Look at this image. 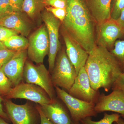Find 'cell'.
I'll use <instances>...</instances> for the list:
<instances>
[{"mask_svg": "<svg viewBox=\"0 0 124 124\" xmlns=\"http://www.w3.org/2000/svg\"><path fill=\"white\" fill-rule=\"evenodd\" d=\"M64 29L88 54L96 46L94 20L83 0H67Z\"/></svg>", "mask_w": 124, "mask_h": 124, "instance_id": "obj_1", "label": "cell"}, {"mask_svg": "<svg viewBox=\"0 0 124 124\" xmlns=\"http://www.w3.org/2000/svg\"><path fill=\"white\" fill-rule=\"evenodd\" d=\"M91 87L108 92L122 72L118 63L106 48L96 45L89 54L85 66Z\"/></svg>", "mask_w": 124, "mask_h": 124, "instance_id": "obj_2", "label": "cell"}, {"mask_svg": "<svg viewBox=\"0 0 124 124\" xmlns=\"http://www.w3.org/2000/svg\"><path fill=\"white\" fill-rule=\"evenodd\" d=\"M51 79L54 87L69 91L77 75L64 48L58 53L54 68L51 72Z\"/></svg>", "mask_w": 124, "mask_h": 124, "instance_id": "obj_3", "label": "cell"}, {"mask_svg": "<svg viewBox=\"0 0 124 124\" xmlns=\"http://www.w3.org/2000/svg\"><path fill=\"white\" fill-rule=\"evenodd\" d=\"M38 64L35 65L31 62L26 61L23 79L26 83L39 86L46 91L51 100H54L56 99V93L49 71L43 63Z\"/></svg>", "mask_w": 124, "mask_h": 124, "instance_id": "obj_4", "label": "cell"}, {"mask_svg": "<svg viewBox=\"0 0 124 124\" xmlns=\"http://www.w3.org/2000/svg\"><path fill=\"white\" fill-rule=\"evenodd\" d=\"M58 97L66 105L73 121L79 122L85 118L96 116L95 103L88 102L72 97L69 93L58 86H55Z\"/></svg>", "mask_w": 124, "mask_h": 124, "instance_id": "obj_5", "label": "cell"}, {"mask_svg": "<svg viewBox=\"0 0 124 124\" xmlns=\"http://www.w3.org/2000/svg\"><path fill=\"white\" fill-rule=\"evenodd\" d=\"M27 50L28 58L37 64L43 63L45 57L48 54L49 41L45 24L42 25L29 37Z\"/></svg>", "mask_w": 124, "mask_h": 124, "instance_id": "obj_6", "label": "cell"}, {"mask_svg": "<svg viewBox=\"0 0 124 124\" xmlns=\"http://www.w3.org/2000/svg\"><path fill=\"white\" fill-rule=\"evenodd\" d=\"M6 96L8 99H26L40 105L49 104L54 100H51L46 91L39 86L26 82H20L14 86Z\"/></svg>", "mask_w": 124, "mask_h": 124, "instance_id": "obj_7", "label": "cell"}, {"mask_svg": "<svg viewBox=\"0 0 124 124\" xmlns=\"http://www.w3.org/2000/svg\"><path fill=\"white\" fill-rule=\"evenodd\" d=\"M42 18L48 34L49 41V49L48 54V70L51 73L54 68L56 57L60 50L59 34L61 22L53 14L47 11L42 14Z\"/></svg>", "mask_w": 124, "mask_h": 124, "instance_id": "obj_8", "label": "cell"}, {"mask_svg": "<svg viewBox=\"0 0 124 124\" xmlns=\"http://www.w3.org/2000/svg\"><path fill=\"white\" fill-rule=\"evenodd\" d=\"M68 92L69 94L74 97L95 104L100 94L99 90H95L91 87L85 67L80 70Z\"/></svg>", "mask_w": 124, "mask_h": 124, "instance_id": "obj_9", "label": "cell"}, {"mask_svg": "<svg viewBox=\"0 0 124 124\" xmlns=\"http://www.w3.org/2000/svg\"><path fill=\"white\" fill-rule=\"evenodd\" d=\"M4 103L7 115L13 124H38L40 117L38 111L27 103L19 105L9 100Z\"/></svg>", "mask_w": 124, "mask_h": 124, "instance_id": "obj_10", "label": "cell"}, {"mask_svg": "<svg viewBox=\"0 0 124 124\" xmlns=\"http://www.w3.org/2000/svg\"><path fill=\"white\" fill-rule=\"evenodd\" d=\"M97 45L108 49L112 48L117 39L124 35V29L116 20L110 19L97 24Z\"/></svg>", "mask_w": 124, "mask_h": 124, "instance_id": "obj_11", "label": "cell"}, {"mask_svg": "<svg viewBox=\"0 0 124 124\" xmlns=\"http://www.w3.org/2000/svg\"><path fill=\"white\" fill-rule=\"evenodd\" d=\"M27 56L26 49L17 51L1 69L10 80L13 87L23 79V70Z\"/></svg>", "mask_w": 124, "mask_h": 124, "instance_id": "obj_12", "label": "cell"}, {"mask_svg": "<svg viewBox=\"0 0 124 124\" xmlns=\"http://www.w3.org/2000/svg\"><path fill=\"white\" fill-rule=\"evenodd\" d=\"M94 110L97 113L112 111L120 114L124 118V94L121 91L113 90L110 94H100Z\"/></svg>", "mask_w": 124, "mask_h": 124, "instance_id": "obj_13", "label": "cell"}, {"mask_svg": "<svg viewBox=\"0 0 124 124\" xmlns=\"http://www.w3.org/2000/svg\"><path fill=\"white\" fill-rule=\"evenodd\" d=\"M64 30L62 36L66 45V53L78 75L80 70L85 66L89 54L70 36L65 29Z\"/></svg>", "mask_w": 124, "mask_h": 124, "instance_id": "obj_14", "label": "cell"}, {"mask_svg": "<svg viewBox=\"0 0 124 124\" xmlns=\"http://www.w3.org/2000/svg\"><path fill=\"white\" fill-rule=\"evenodd\" d=\"M40 106L45 116L54 124H72L70 115L56 99L51 103Z\"/></svg>", "mask_w": 124, "mask_h": 124, "instance_id": "obj_15", "label": "cell"}, {"mask_svg": "<svg viewBox=\"0 0 124 124\" xmlns=\"http://www.w3.org/2000/svg\"><path fill=\"white\" fill-rule=\"evenodd\" d=\"M0 25L16 31L21 35L27 36L31 27L20 12H15L0 19Z\"/></svg>", "mask_w": 124, "mask_h": 124, "instance_id": "obj_16", "label": "cell"}, {"mask_svg": "<svg viewBox=\"0 0 124 124\" xmlns=\"http://www.w3.org/2000/svg\"><path fill=\"white\" fill-rule=\"evenodd\" d=\"M111 0H91L90 7L93 17L98 24L111 19Z\"/></svg>", "mask_w": 124, "mask_h": 124, "instance_id": "obj_17", "label": "cell"}, {"mask_svg": "<svg viewBox=\"0 0 124 124\" xmlns=\"http://www.w3.org/2000/svg\"><path fill=\"white\" fill-rule=\"evenodd\" d=\"M2 42L7 49L16 51L26 49L29 44L25 37L18 35L11 36Z\"/></svg>", "mask_w": 124, "mask_h": 124, "instance_id": "obj_18", "label": "cell"}, {"mask_svg": "<svg viewBox=\"0 0 124 124\" xmlns=\"http://www.w3.org/2000/svg\"><path fill=\"white\" fill-rule=\"evenodd\" d=\"M41 5V0H23L22 10L33 19L38 14Z\"/></svg>", "mask_w": 124, "mask_h": 124, "instance_id": "obj_19", "label": "cell"}, {"mask_svg": "<svg viewBox=\"0 0 124 124\" xmlns=\"http://www.w3.org/2000/svg\"><path fill=\"white\" fill-rule=\"evenodd\" d=\"M113 46L110 52L117 61L122 72H124V40H117Z\"/></svg>", "mask_w": 124, "mask_h": 124, "instance_id": "obj_20", "label": "cell"}, {"mask_svg": "<svg viewBox=\"0 0 124 124\" xmlns=\"http://www.w3.org/2000/svg\"><path fill=\"white\" fill-rule=\"evenodd\" d=\"M121 116L118 113H113L109 115L104 113L103 118L99 121H94L92 119L91 117L85 118L80 121V124H112L117 121Z\"/></svg>", "mask_w": 124, "mask_h": 124, "instance_id": "obj_21", "label": "cell"}, {"mask_svg": "<svg viewBox=\"0 0 124 124\" xmlns=\"http://www.w3.org/2000/svg\"><path fill=\"white\" fill-rule=\"evenodd\" d=\"M124 8V0H111V19L116 20L119 18Z\"/></svg>", "mask_w": 124, "mask_h": 124, "instance_id": "obj_22", "label": "cell"}, {"mask_svg": "<svg viewBox=\"0 0 124 124\" xmlns=\"http://www.w3.org/2000/svg\"><path fill=\"white\" fill-rule=\"evenodd\" d=\"M13 86L8 78L1 69H0V94L7 95Z\"/></svg>", "mask_w": 124, "mask_h": 124, "instance_id": "obj_23", "label": "cell"}, {"mask_svg": "<svg viewBox=\"0 0 124 124\" xmlns=\"http://www.w3.org/2000/svg\"><path fill=\"white\" fill-rule=\"evenodd\" d=\"M14 13L9 0H0V19Z\"/></svg>", "mask_w": 124, "mask_h": 124, "instance_id": "obj_24", "label": "cell"}, {"mask_svg": "<svg viewBox=\"0 0 124 124\" xmlns=\"http://www.w3.org/2000/svg\"><path fill=\"white\" fill-rule=\"evenodd\" d=\"M17 52L7 49L0 50V69L11 59Z\"/></svg>", "mask_w": 124, "mask_h": 124, "instance_id": "obj_25", "label": "cell"}, {"mask_svg": "<svg viewBox=\"0 0 124 124\" xmlns=\"http://www.w3.org/2000/svg\"><path fill=\"white\" fill-rule=\"evenodd\" d=\"M46 9L47 11L53 14L54 16L60 20L61 22H63L66 15V8L50 7H46Z\"/></svg>", "mask_w": 124, "mask_h": 124, "instance_id": "obj_26", "label": "cell"}, {"mask_svg": "<svg viewBox=\"0 0 124 124\" xmlns=\"http://www.w3.org/2000/svg\"><path fill=\"white\" fill-rule=\"evenodd\" d=\"M16 31L0 25V41L3 42L13 36L18 35Z\"/></svg>", "mask_w": 124, "mask_h": 124, "instance_id": "obj_27", "label": "cell"}, {"mask_svg": "<svg viewBox=\"0 0 124 124\" xmlns=\"http://www.w3.org/2000/svg\"><path fill=\"white\" fill-rule=\"evenodd\" d=\"M112 90L121 91L124 94V72H121L115 81L111 88Z\"/></svg>", "mask_w": 124, "mask_h": 124, "instance_id": "obj_28", "label": "cell"}, {"mask_svg": "<svg viewBox=\"0 0 124 124\" xmlns=\"http://www.w3.org/2000/svg\"><path fill=\"white\" fill-rule=\"evenodd\" d=\"M45 3L54 8H66L67 0H45Z\"/></svg>", "mask_w": 124, "mask_h": 124, "instance_id": "obj_29", "label": "cell"}, {"mask_svg": "<svg viewBox=\"0 0 124 124\" xmlns=\"http://www.w3.org/2000/svg\"><path fill=\"white\" fill-rule=\"evenodd\" d=\"M23 0H9L15 12H20L22 10Z\"/></svg>", "mask_w": 124, "mask_h": 124, "instance_id": "obj_30", "label": "cell"}, {"mask_svg": "<svg viewBox=\"0 0 124 124\" xmlns=\"http://www.w3.org/2000/svg\"><path fill=\"white\" fill-rule=\"evenodd\" d=\"M36 109L39 113L40 119V124H54L48 119L42 112L40 106H38L36 107Z\"/></svg>", "mask_w": 124, "mask_h": 124, "instance_id": "obj_31", "label": "cell"}, {"mask_svg": "<svg viewBox=\"0 0 124 124\" xmlns=\"http://www.w3.org/2000/svg\"><path fill=\"white\" fill-rule=\"evenodd\" d=\"M2 101H3V99L1 97L0 94V117L3 118L4 119L9 120V118L7 113H6L3 110L2 104Z\"/></svg>", "mask_w": 124, "mask_h": 124, "instance_id": "obj_32", "label": "cell"}, {"mask_svg": "<svg viewBox=\"0 0 124 124\" xmlns=\"http://www.w3.org/2000/svg\"><path fill=\"white\" fill-rule=\"evenodd\" d=\"M116 21L122 28L124 29V8L121 11L119 18Z\"/></svg>", "mask_w": 124, "mask_h": 124, "instance_id": "obj_33", "label": "cell"}, {"mask_svg": "<svg viewBox=\"0 0 124 124\" xmlns=\"http://www.w3.org/2000/svg\"><path fill=\"white\" fill-rule=\"evenodd\" d=\"M115 124H124V120L120 117L117 121L114 122Z\"/></svg>", "mask_w": 124, "mask_h": 124, "instance_id": "obj_34", "label": "cell"}, {"mask_svg": "<svg viewBox=\"0 0 124 124\" xmlns=\"http://www.w3.org/2000/svg\"><path fill=\"white\" fill-rule=\"evenodd\" d=\"M7 49L3 44V42L0 41V50L3 49Z\"/></svg>", "mask_w": 124, "mask_h": 124, "instance_id": "obj_35", "label": "cell"}, {"mask_svg": "<svg viewBox=\"0 0 124 124\" xmlns=\"http://www.w3.org/2000/svg\"><path fill=\"white\" fill-rule=\"evenodd\" d=\"M0 124H9L7 122H6L3 119V118H1V117H0Z\"/></svg>", "mask_w": 124, "mask_h": 124, "instance_id": "obj_36", "label": "cell"}, {"mask_svg": "<svg viewBox=\"0 0 124 124\" xmlns=\"http://www.w3.org/2000/svg\"><path fill=\"white\" fill-rule=\"evenodd\" d=\"M72 124H80L79 122L78 121H72Z\"/></svg>", "mask_w": 124, "mask_h": 124, "instance_id": "obj_37", "label": "cell"}]
</instances>
